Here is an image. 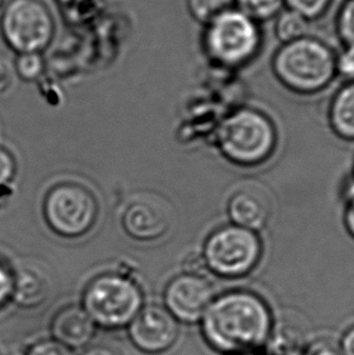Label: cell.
Listing matches in <instances>:
<instances>
[{
  "instance_id": "obj_1",
  "label": "cell",
  "mask_w": 354,
  "mask_h": 355,
  "mask_svg": "<svg viewBox=\"0 0 354 355\" xmlns=\"http://www.w3.org/2000/svg\"><path fill=\"white\" fill-rule=\"evenodd\" d=\"M201 322L208 345L224 354L259 351L272 336V313L267 303L245 290L214 298Z\"/></svg>"
},
{
  "instance_id": "obj_2",
  "label": "cell",
  "mask_w": 354,
  "mask_h": 355,
  "mask_svg": "<svg viewBox=\"0 0 354 355\" xmlns=\"http://www.w3.org/2000/svg\"><path fill=\"white\" fill-rule=\"evenodd\" d=\"M273 71L287 89L314 94L326 89L336 76V55L321 39L305 35L282 44L273 58Z\"/></svg>"
},
{
  "instance_id": "obj_3",
  "label": "cell",
  "mask_w": 354,
  "mask_h": 355,
  "mask_svg": "<svg viewBox=\"0 0 354 355\" xmlns=\"http://www.w3.org/2000/svg\"><path fill=\"white\" fill-rule=\"evenodd\" d=\"M221 152L232 163L255 166L272 155L277 135L264 113L243 108L224 120L217 135Z\"/></svg>"
},
{
  "instance_id": "obj_4",
  "label": "cell",
  "mask_w": 354,
  "mask_h": 355,
  "mask_svg": "<svg viewBox=\"0 0 354 355\" xmlns=\"http://www.w3.org/2000/svg\"><path fill=\"white\" fill-rule=\"evenodd\" d=\"M144 293L123 274H102L94 279L83 296V308L96 325L120 329L129 325L144 308Z\"/></svg>"
},
{
  "instance_id": "obj_5",
  "label": "cell",
  "mask_w": 354,
  "mask_h": 355,
  "mask_svg": "<svg viewBox=\"0 0 354 355\" xmlns=\"http://www.w3.org/2000/svg\"><path fill=\"white\" fill-rule=\"evenodd\" d=\"M261 44L260 24L235 8L227 10L205 24L206 53L221 66H243L256 56Z\"/></svg>"
},
{
  "instance_id": "obj_6",
  "label": "cell",
  "mask_w": 354,
  "mask_h": 355,
  "mask_svg": "<svg viewBox=\"0 0 354 355\" xmlns=\"http://www.w3.org/2000/svg\"><path fill=\"white\" fill-rule=\"evenodd\" d=\"M262 243L258 233L237 225L221 227L204 245L203 261L211 272L225 278H239L259 263Z\"/></svg>"
},
{
  "instance_id": "obj_7",
  "label": "cell",
  "mask_w": 354,
  "mask_h": 355,
  "mask_svg": "<svg viewBox=\"0 0 354 355\" xmlns=\"http://www.w3.org/2000/svg\"><path fill=\"white\" fill-rule=\"evenodd\" d=\"M0 31L15 51L40 53L53 40L55 21L42 0H9L1 12Z\"/></svg>"
},
{
  "instance_id": "obj_8",
  "label": "cell",
  "mask_w": 354,
  "mask_h": 355,
  "mask_svg": "<svg viewBox=\"0 0 354 355\" xmlns=\"http://www.w3.org/2000/svg\"><path fill=\"white\" fill-rule=\"evenodd\" d=\"M97 204L87 188L61 184L49 193L45 217L49 226L63 236H79L95 223Z\"/></svg>"
},
{
  "instance_id": "obj_9",
  "label": "cell",
  "mask_w": 354,
  "mask_h": 355,
  "mask_svg": "<svg viewBox=\"0 0 354 355\" xmlns=\"http://www.w3.org/2000/svg\"><path fill=\"white\" fill-rule=\"evenodd\" d=\"M210 282L198 273H183L174 278L164 293L165 308L177 322L194 324L201 322L214 301Z\"/></svg>"
},
{
  "instance_id": "obj_10",
  "label": "cell",
  "mask_w": 354,
  "mask_h": 355,
  "mask_svg": "<svg viewBox=\"0 0 354 355\" xmlns=\"http://www.w3.org/2000/svg\"><path fill=\"white\" fill-rule=\"evenodd\" d=\"M178 322L158 304L144 306L128 325L130 340L146 354H162L171 349L178 338Z\"/></svg>"
},
{
  "instance_id": "obj_11",
  "label": "cell",
  "mask_w": 354,
  "mask_h": 355,
  "mask_svg": "<svg viewBox=\"0 0 354 355\" xmlns=\"http://www.w3.org/2000/svg\"><path fill=\"white\" fill-rule=\"evenodd\" d=\"M228 216L233 225L250 231H260L272 216V202L259 187L242 188L230 197Z\"/></svg>"
},
{
  "instance_id": "obj_12",
  "label": "cell",
  "mask_w": 354,
  "mask_h": 355,
  "mask_svg": "<svg viewBox=\"0 0 354 355\" xmlns=\"http://www.w3.org/2000/svg\"><path fill=\"white\" fill-rule=\"evenodd\" d=\"M51 334L55 341L71 349L87 346L96 334V324L85 309L68 306L53 317Z\"/></svg>"
},
{
  "instance_id": "obj_13",
  "label": "cell",
  "mask_w": 354,
  "mask_h": 355,
  "mask_svg": "<svg viewBox=\"0 0 354 355\" xmlns=\"http://www.w3.org/2000/svg\"><path fill=\"white\" fill-rule=\"evenodd\" d=\"M126 231L137 239H153L164 232L167 217L149 204H136L124 216Z\"/></svg>"
},
{
  "instance_id": "obj_14",
  "label": "cell",
  "mask_w": 354,
  "mask_h": 355,
  "mask_svg": "<svg viewBox=\"0 0 354 355\" xmlns=\"http://www.w3.org/2000/svg\"><path fill=\"white\" fill-rule=\"evenodd\" d=\"M330 125L341 139H354V82L336 92L330 105Z\"/></svg>"
},
{
  "instance_id": "obj_15",
  "label": "cell",
  "mask_w": 354,
  "mask_h": 355,
  "mask_svg": "<svg viewBox=\"0 0 354 355\" xmlns=\"http://www.w3.org/2000/svg\"><path fill=\"white\" fill-rule=\"evenodd\" d=\"M48 297V285L38 274L22 272L17 278L14 277L12 298L22 307H37Z\"/></svg>"
},
{
  "instance_id": "obj_16",
  "label": "cell",
  "mask_w": 354,
  "mask_h": 355,
  "mask_svg": "<svg viewBox=\"0 0 354 355\" xmlns=\"http://www.w3.org/2000/svg\"><path fill=\"white\" fill-rule=\"evenodd\" d=\"M310 21L292 10L284 9L274 19V33L282 44L302 38L307 34Z\"/></svg>"
},
{
  "instance_id": "obj_17",
  "label": "cell",
  "mask_w": 354,
  "mask_h": 355,
  "mask_svg": "<svg viewBox=\"0 0 354 355\" xmlns=\"http://www.w3.org/2000/svg\"><path fill=\"white\" fill-rule=\"evenodd\" d=\"M235 8L255 22H267L276 19L283 9V0H235Z\"/></svg>"
},
{
  "instance_id": "obj_18",
  "label": "cell",
  "mask_w": 354,
  "mask_h": 355,
  "mask_svg": "<svg viewBox=\"0 0 354 355\" xmlns=\"http://www.w3.org/2000/svg\"><path fill=\"white\" fill-rule=\"evenodd\" d=\"M232 8H235V0H187L192 17L204 26Z\"/></svg>"
},
{
  "instance_id": "obj_19",
  "label": "cell",
  "mask_w": 354,
  "mask_h": 355,
  "mask_svg": "<svg viewBox=\"0 0 354 355\" xmlns=\"http://www.w3.org/2000/svg\"><path fill=\"white\" fill-rule=\"evenodd\" d=\"M285 9L292 10L311 21L321 19L330 8L332 0H283Z\"/></svg>"
},
{
  "instance_id": "obj_20",
  "label": "cell",
  "mask_w": 354,
  "mask_h": 355,
  "mask_svg": "<svg viewBox=\"0 0 354 355\" xmlns=\"http://www.w3.org/2000/svg\"><path fill=\"white\" fill-rule=\"evenodd\" d=\"M336 31L345 46H354V0H345L336 16Z\"/></svg>"
},
{
  "instance_id": "obj_21",
  "label": "cell",
  "mask_w": 354,
  "mask_h": 355,
  "mask_svg": "<svg viewBox=\"0 0 354 355\" xmlns=\"http://www.w3.org/2000/svg\"><path fill=\"white\" fill-rule=\"evenodd\" d=\"M16 69L19 77L26 80H34L43 73V58L39 53H19L16 61Z\"/></svg>"
},
{
  "instance_id": "obj_22",
  "label": "cell",
  "mask_w": 354,
  "mask_h": 355,
  "mask_svg": "<svg viewBox=\"0 0 354 355\" xmlns=\"http://www.w3.org/2000/svg\"><path fill=\"white\" fill-rule=\"evenodd\" d=\"M26 355H74L72 349L55 340L35 342Z\"/></svg>"
},
{
  "instance_id": "obj_23",
  "label": "cell",
  "mask_w": 354,
  "mask_h": 355,
  "mask_svg": "<svg viewBox=\"0 0 354 355\" xmlns=\"http://www.w3.org/2000/svg\"><path fill=\"white\" fill-rule=\"evenodd\" d=\"M336 73L354 82V46H345L336 56Z\"/></svg>"
},
{
  "instance_id": "obj_24",
  "label": "cell",
  "mask_w": 354,
  "mask_h": 355,
  "mask_svg": "<svg viewBox=\"0 0 354 355\" xmlns=\"http://www.w3.org/2000/svg\"><path fill=\"white\" fill-rule=\"evenodd\" d=\"M303 355H342L340 345L331 340H317L303 351Z\"/></svg>"
},
{
  "instance_id": "obj_25",
  "label": "cell",
  "mask_w": 354,
  "mask_h": 355,
  "mask_svg": "<svg viewBox=\"0 0 354 355\" xmlns=\"http://www.w3.org/2000/svg\"><path fill=\"white\" fill-rule=\"evenodd\" d=\"M15 173H16V165H15L12 155L6 149L0 147V187L11 182Z\"/></svg>"
},
{
  "instance_id": "obj_26",
  "label": "cell",
  "mask_w": 354,
  "mask_h": 355,
  "mask_svg": "<svg viewBox=\"0 0 354 355\" xmlns=\"http://www.w3.org/2000/svg\"><path fill=\"white\" fill-rule=\"evenodd\" d=\"M14 275L10 273L4 264L0 263V307L12 297Z\"/></svg>"
},
{
  "instance_id": "obj_27",
  "label": "cell",
  "mask_w": 354,
  "mask_h": 355,
  "mask_svg": "<svg viewBox=\"0 0 354 355\" xmlns=\"http://www.w3.org/2000/svg\"><path fill=\"white\" fill-rule=\"evenodd\" d=\"M339 345H340L342 355H354V327L345 332Z\"/></svg>"
},
{
  "instance_id": "obj_28",
  "label": "cell",
  "mask_w": 354,
  "mask_h": 355,
  "mask_svg": "<svg viewBox=\"0 0 354 355\" xmlns=\"http://www.w3.org/2000/svg\"><path fill=\"white\" fill-rule=\"evenodd\" d=\"M345 225L350 236L354 238V197L346 199Z\"/></svg>"
},
{
  "instance_id": "obj_29",
  "label": "cell",
  "mask_w": 354,
  "mask_h": 355,
  "mask_svg": "<svg viewBox=\"0 0 354 355\" xmlns=\"http://www.w3.org/2000/svg\"><path fill=\"white\" fill-rule=\"evenodd\" d=\"M82 355H121L119 352L112 348L110 346H103V345H97L87 348Z\"/></svg>"
},
{
  "instance_id": "obj_30",
  "label": "cell",
  "mask_w": 354,
  "mask_h": 355,
  "mask_svg": "<svg viewBox=\"0 0 354 355\" xmlns=\"http://www.w3.org/2000/svg\"><path fill=\"white\" fill-rule=\"evenodd\" d=\"M235 355H264L261 354L259 351H253V352H244V353H238V354Z\"/></svg>"
},
{
  "instance_id": "obj_31",
  "label": "cell",
  "mask_w": 354,
  "mask_h": 355,
  "mask_svg": "<svg viewBox=\"0 0 354 355\" xmlns=\"http://www.w3.org/2000/svg\"><path fill=\"white\" fill-rule=\"evenodd\" d=\"M10 355H19V354H10Z\"/></svg>"
},
{
  "instance_id": "obj_32",
  "label": "cell",
  "mask_w": 354,
  "mask_h": 355,
  "mask_svg": "<svg viewBox=\"0 0 354 355\" xmlns=\"http://www.w3.org/2000/svg\"><path fill=\"white\" fill-rule=\"evenodd\" d=\"M353 176H354V175H353Z\"/></svg>"
}]
</instances>
